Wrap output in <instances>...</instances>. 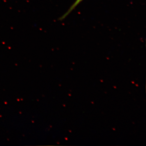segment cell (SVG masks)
I'll list each match as a JSON object with an SVG mask.
<instances>
[{"label":"cell","mask_w":146,"mask_h":146,"mask_svg":"<svg viewBox=\"0 0 146 146\" xmlns=\"http://www.w3.org/2000/svg\"><path fill=\"white\" fill-rule=\"evenodd\" d=\"M82 1H83V0H76V1L71 6V7L68 9V11H67L66 13H64L63 16L60 17V18H59V20L63 21V20H64V19H65V18H66V17L68 16V15H69V14H70V13Z\"/></svg>","instance_id":"obj_1"}]
</instances>
